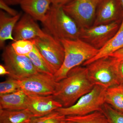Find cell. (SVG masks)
<instances>
[{
	"label": "cell",
	"mask_w": 123,
	"mask_h": 123,
	"mask_svg": "<svg viewBox=\"0 0 123 123\" xmlns=\"http://www.w3.org/2000/svg\"><path fill=\"white\" fill-rule=\"evenodd\" d=\"M94 86L89 77L86 67L77 66L71 69L66 77L57 82L53 96L63 107H69L90 92Z\"/></svg>",
	"instance_id": "obj_1"
},
{
	"label": "cell",
	"mask_w": 123,
	"mask_h": 123,
	"mask_svg": "<svg viewBox=\"0 0 123 123\" xmlns=\"http://www.w3.org/2000/svg\"><path fill=\"white\" fill-rule=\"evenodd\" d=\"M60 42L64 49L65 57L61 68L54 75L57 82L66 77L73 68L94 57L99 50L80 39L74 40L63 39Z\"/></svg>",
	"instance_id": "obj_2"
},
{
	"label": "cell",
	"mask_w": 123,
	"mask_h": 123,
	"mask_svg": "<svg viewBox=\"0 0 123 123\" xmlns=\"http://www.w3.org/2000/svg\"><path fill=\"white\" fill-rule=\"evenodd\" d=\"M43 24L48 34L59 41L80 38L81 29L63 7L52 5Z\"/></svg>",
	"instance_id": "obj_3"
},
{
	"label": "cell",
	"mask_w": 123,
	"mask_h": 123,
	"mask_svg": "<svg viewBox=\"0 0 123 123\" xmlns=\"http://www.w3.org/2000/svg\"><path fill=\"white\" fill-rule=\"evenodd\" d=\"M118 61L115 57L108 56L86 66L89 77L93 84L106 89L121 85L117 68Z\"/></svg>",
	"instance_id": "obj_4"
},
{
	"label": "cell",
	"mask_w": 123,
	"mask_h": 123,
	"mask_svg": "<svg viewBox=\"0 0 123 123\" xmlns=\"http://www.w3.org/2000/svg\"><path fill=\"white\" fill-rule=\"evenodd\" d=\"M106 88L95 85L90 92L81 97L73 105L62 107L55 111L65 116H84L95 111H102L105 103Z\"/></svg>",
	"instance_id": "obj_5"
},
{
	"label": "cell",
	"mask_w": 123,
	"mask_h": 123,
	"mask_svg": "<svg viewBox=\"0 0 123 123\" xmlns=\"http://www.w3.org/2000/svg\"><path fill=\"white\" fill-rule=\"evenodd\" d=\"M2 57L9 76L14 79L21 80L38 73L29 57L16 54L11 45L4 48Z\"/></svg>",
	"instance_id": "obj_6"
},
{
	"label": "cell",
	"mask_w": 123,
	"mask_h": 123,
	"mask_svg": "<svg viewBox=\"0 0 123 123\" xmlns=\"http://www.w3.org/2000/svg\"><path fill=\"white\" fill-rule=\"evenodd\" d=\"M101 0H72L63 8L81 29L88 28L93 24L97 7Z\"/></svg>",
	"instance_id": "obj_7"
},
{
	"label": "cell",
	"mask_w": 123,
	"mask_h": 123,
	"mask_svg": "<svg viewBox=\"0 0 123 123\" xmlns=\"http://www.w3.org/2000/svg\"><path fill=\"white\" fill-rule=\"evenodd\" d=\"M18 80L21 90L27 95H53L57 83L54 75L40 73Z\"/></svg>",
	"instance_id": "obj_8"
},
{
	"label": "cell",
	"mask_w": 123,
	"mask_h": 123,
	"mask_svg": "<svg viewBox=\"0 0 123 123\" xmlns=\"http://www.w3.org/2000/svg\"><path fill=\"white\" fill-rule=\"evenodd\" d=\"M35 40L36 48L55 73L61 68L64 59V49L61 42L49 34Z\"/></svg>",
	"instance_id": "obj_9"
},
{
	"label": "cell",
	"mask_w": 123,
	"mask_h": 123,
	"mask_svg": "<svg viewBox=\"0 0 123 123\" xmlns=\"http://www.w3.org/2000/svg\"><path fill=\"white\" fill-rule=\"evenodd\" d=\"M121 22L116 21L81 29L80 39L95 48L100 50L117 32Z\"/></svg>",
	"instance_id": "obj_10"
},
{
	"label": "cell",
	"mask_w": 123,
	"mask_h": 123,
	"mask_svg": "<svg viewBox=\"0 0 123 123\" xmlns=\"http://www.w3.org/2000/svg\"><path fill=\"white\" fill-rule=\"evenodd\" d=\"M123 18V8L120 0H102L97 7L92 26L122 22Z\"/></svg>",
	"instance_id": "obj_11"
},
{
	"label": "cell",
	"mask_w": 123,
	"mask_h": 123,
	"mask_svg": "<svg viewBox=\"0 0 123 123\" xmlns=\"http://www.w3.org/2000/svg\"><path fill=\"white\" fill-rule=\"evenodd\" d=\"M26 105L27 109L35 117L44 116L63 107L61 104L55 99L53 95H27Z\"/></svg>",
	"instance_id": "obj_12"
},
{
	"label": "cell",
	"mask_w": 123,
	"mask_h": 123,
	"mask_svg": "<svg viewBox=\"0 0 123 123\" xmlns=\"http://www.w3.org/2000/svg\"><path fill=\"white\" fill-rule=\"evenodd\" d=\"M13 31L14 42L43 38L49 35L40 28L33 18L25 13L17 23Z\"/></svg>",
	"instance_id": "obj_13"
},
{
	"label": "cell",
	"mask_w": 123,
	"mask_h": 123,
	"mask_svg": "<svg viewBox=\"0 0 123 123\" xmlns=\"http://www.w3.org/2000/svg\"><path fill=\"white\" fill-rule=\"evenodd\" d=\"M19 5L25 13L43 24L52 6L50 0H21Z\"/></svg>",
	"instance_id": "obj_14"
},
{
	"label": "cell",
	"mask_w": 123,
	"mask_h": 123,
	"mask_svg": "<svg viewBox=\"0 0 123 123\" xmlns=\"http://www.w3.org/2000/svg\"><path fill=\"white\" fill-rule=\"evenodd\" d=\"M27 98V95L22 90L0 95V110L20 111L26 109Z\"/></svg>",
	"instance_id": "obj_15"
},
{
	"label": "cell",
	"mask_w": 123,
	"mask_h": 123,
	"mask_svg": "<svg viewBox=\"0 0 123 123\" xmlns=\"http://www.w3.org/2000/svg\"><path fill=\"white\" fill-rule=\"evenodd\" d=\"M21 17V13L15 16H10L4 11H0V47L4 48L6 41L10 40L14 42L12 35L16 24Z\"/></svg>",
	"instance_id": "obj_16"
},
{
	"label": "cell",
	"mask_w": 123,
	"mask_h": 123,
	"mask_svg": "<svg viewBox=\"0 0 123 123\" xmlns=\"http://www.w3.org/2000/svg\"><path fill=\"white\" fill-rule=\"evenodd\" d=\"M123 48V18L118 31L106 44L99 50L97 55L86 62L83 64L84 66L91 63L96 60L110 56L117 51Z\"/></svg>",
	"instance_id": "obj_17"
},
{
	"label": "cell",
	"mask_w": 123,
	"mask_h": 123,
	"mask_svg": "<svg viewBox=\"0 0 123 123\" xmlns=\"http://www.w3.org/2000/svg\"><path fill=\"white\" fill-rule=\"evenodd\" d=\"M34 117L27 109L20 111L0 110V123H26Z\"/></svg>",
	"instance_id": "obj_18"
},
{
	"label": "cell",
	"mask_w": 123,
	"mask_h": 123,
	"mask_svg": "<svg viewBox=\"0 0 123 123\" xmlns=\"http://www.w3.org/2000/svg\"><path fill=\"white\" fill-rule=\"evenodd\" d=\"M105 102L115 110L123 113V85L107 88Z\"/></svg>",
	"instance_id": "obj_19"
},
{
	"label": "cell",
	"mask_w": 123,
	"mask_h": 123,
	"mask_svg": "<svg viewBox=\"0 0 123 123\" xmlns=\"http://www.w3.org/2000/svg\"><path fill=\"white\" fill-rule=\"evenodd\" d=\"M65 123H110L102 111H95L84 116H66Z\"/></svg>",
	"instance_id": "obj_20"
},
{
	"label": "cell",
	"mask_w": 123,
	"mask_h": 123,
	"mask_svg": "<svg viewBox=\"0 0 123 123\" xmlns=\"http://www.w3.org/2000/svg\"><path fill=\"white\" fill-rule=\"evenodd\" d=\"M27 56L30 60L38 73L55 75L53 69L39 53L35 45L33 50Z\"/></svg>",
	"instance_id": "obj_21"
},
{
	"label": "cell",
	"mask_w": 123,
	"mask_h": 123,
	"mask_svg": "<svg viewBox=\"0 0 123 123\" xmlns=\"http://www.w3.org/2000/svg\"><path fill=\"white\" fill-rule=\"evenodd\" d=\"M35 43V39L21 40L14 42L11 45L16 54L27 56L34 49Z\"/></svg>",
	"instance_id": "obj_22"
},
{
	"label": "cell",
	"mask_w": 123,
	"mask_h": 123,
	"mask_svg": "<svg viewBox=\"0 0 123 123\" xmlns=\"http://www.w3.org/2000/svg\"><path fill=\"white\" fill-rule=\"evenodd\" d=\"M65 117L55 111L44 116L34 117L31 121V123H65Z\"/></svg>",
	"instance_id": "obj_23"
},
{
	"label": "cell",
	"mask_w": 123,
	"mask_h": 123,
	"mask_svg": "<svg viewBox=\"0 0 123 123\" xmlns=\"http://www.w3.org/2000/svg\"><path fill=\"white\" fill-rule=\"evenodd\" d=\"M21 90L18 80L10 77L0 83V95L9 94Z\"/></svg>",
	"instance_id": "obj_24"
},
{
	"label": "cell",
	"mask_w": 123,
	"mask_h": 123,
	"mask_svg": "<svg viewBox=\"0 0 123 123\" xmlns=\"http://www.w3.org/2000/svg\"><path fill=\"white\" fill-rule=\"evenodd\" d=\"M102 111L110 123H123V113L115 110L108 104L105 103Z\"/></svg>",
	"instance_id": "obj_25"
},
{
	"label": "cell",
	"mask_w": 123,
	"mask_h": 123,
	"mask_svg": "<svg viewBox=\"0 0 123 123\" xmlns=\"http://www.w3.org/2000/svg\"><path fill=\"white\" fill-rule=\"evenodd\" d=\"M3 0H0V8L2 11L11 16H15L19 13L17 10L12 8Z\"/></svg>",
	"instance_id": "obj_26"
},
{
	"label": "cell",
	"mask_w": 123,
	"mask_h": 123,
	"mask_svg": "<svg viewBox=\"0 0 123 123\" xmlns=\"http://www.w3.org/2000/svg\"><path fill=\"white\" fill-rule=\"evenodd\" d=\"M117 68L120 84L123 85V60H119Z\"/></svg>",
	"instance_id": "obj_27"
},
{
	"label": "cell",
	"mask_w": 123,
	"mask_h": 123,
	"mask_svg": "<svg viewBox=\"0 0 123 123\" xmlns=\"http://www.w3.org/2000/svg\"><path fill=\"white\" fill-rule=\"evenodd\" d=\"M52 5L63 7L69 3L72 0H50Z\"/></svg>",
	"instance_id": "obj_28"
},
{
	"label": "cell",
	"mask_w": 123,
	"mask_h": 123,
	"mask_svg": "<svg viewBox=\"0 0 123 123\" xmlns=\"http://www.w3.org/2000/svg\"><path fill=\"white\" fill-rule=\"evenodd\" d=\"M110 56L115 57L119 60H123V48L117 51Z\"/></svg>",
	"instance_id": "obj_29"
},
{
	"label": "cell",
	"mask_w": 123,
	"mask_h": 123,
	"mask_svg": "<svg viewBox=\"0 0 123 123\" xmlns=\"http://www.w3.org/2000/svg\"><path fill=\"white\" fill-rule=\"evenodd\" d=\"M9 72L7 70L5 66L2 64L0 65V75L1 76L4 75H9Z\"/></svg>",
	"instance_id": "obj_30"
},
{
	"label": "cell",
	"mask_w": 123,
	"mask_h": 123,
	"mask_svg": "<svg viewBox=\"0 0 123 123\" xmlns=\"http://www.w3.org/2000/svg\"><path fill=\"white\" fill-rule=\"evenodd\" d=\"M9 5H15L20 4L21 0H3Z\"/></svg>",
	"instance_id": "obj_31"
},
{
	"label": "cell",
	"mask_w": 123,
	"mask_h": 123,
	"mask_svg": "<svg viewBox=\"0 0 123 123\" xmlns=\"http://www.w3.org/2000/svg\"><path fill=\"white\" fill-rule=\"evenodd\" d=\"M120 1H121V4H122V6H123V0H120Z\"/></svg>",
	"instance_id": "obj_32"
},
{
	"label": "cell",
	"mask_w": 123,
	"mask_h": 123,
	"mask_svg": "<svg viewBox=\"0 0 123 123\" xmlns=\"http://www.w3.org/2000/svg\"><path fill=\"white\" fill-rule=\"evenodd\" d=\"M31 121H29V122H27V123H31Z\"/></svg>",
	"instance_id": "obj_33"
}]
</instances>
